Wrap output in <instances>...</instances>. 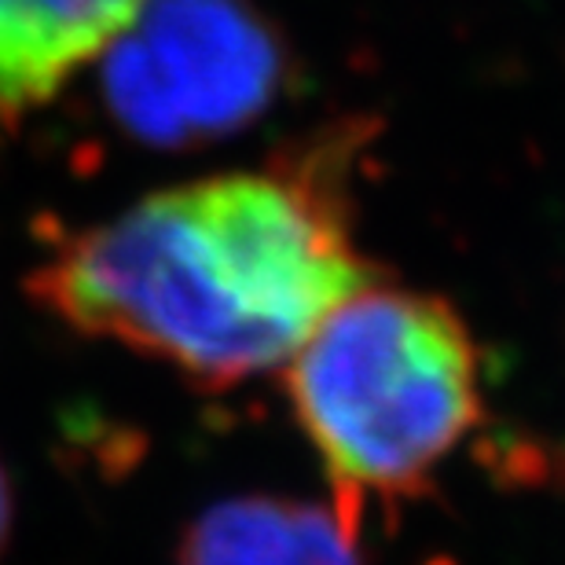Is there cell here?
<instances>
[{"mask_svg":"<svg viewBox=\"0 0 565 565\" xmlns=\"http://www.w3.org/2000/svg\"><path fill=\"white\" fill-rule=\"evenodd\" d=\"M11 518H15V500H11L8 470H4V462H0V555H4L8 536H11Z\"/></svg>","mask_w":565,"mask_h":565,"instance_id":"6","label":"cell"},{"mask_svg":"<svg viewBox=\"0 0 565 565\" xmlns=\"http://www.w3.org/2000/svg\"><path fill=\"white\" fill-rule=\"evenodd\" d=\"M104 63L110 107L143 137L232 126L273 82L265 30L232 0H147Z\"/></svg>","mask_w":565,"mask_h":565,"instance_id":"3","label":"cell"},{"mask_svg":"<svg viewBox=\"0 0 565 565\" xmlns=\"http://www.w3.org/2000/svg\"><path fill=\"white\" fill-rule=\"evenodd\" d=\"M180 565H360L334 511L287 500L221 503L188 529Z\"/></svg>","mask_w":565,"mask_h":565,"instance_id":"5","label":"cell"},{"mask_svg":"<svg viewBox=\"0 0 565 565\" xmlns=\"http://www.w3.org/2000/svg\"><path fill=\"white\" fill-rule=\"evenodd\" d=\"M147 0H0V140L99 63Z\"/></svg>","mask_w":565,"mask_h":565,"instance_id":"4","label":"cell"},{"mask_svg":"<svg viewBox=\"0 0 565 565\" xmlns=\"http://www.w3.org/2000/svg\"><path fill=\"white\" fill-rule=\"evenodd\" d=\"M367 279L338 188L276 166L154 191L66 235L30 294L77 334L235 386L287 364Z\"/></svg>","mask_w":565,"mask_h":565,"instance_id":"1","label":"cell"},{"mask_svg":"<svg viewBox=\"0 0 565 565\" xmlns=\"http://www.w3.org/2000/svg\"><path fill=\"white\" fill-rule=\"evenodd\" d=\"M287 397L349 533L415 500L481 419V360L434 294L367 279L287 360Z\"/></svg>","mask_w":565,"mask_h":565,"instance_id":"2","label":"cell"}]
</instances>
